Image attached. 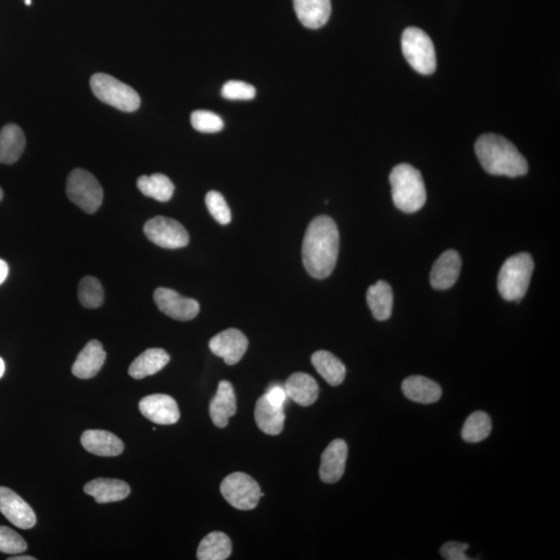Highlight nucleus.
<instances>
[{
  "instance_id": "nucleus-1",
  "label": "nucleus",
  "mask_w": 560,
  "mask_h": 560,
  "mask_svg": "<svg viewBox=\"0 0 560 560\" xmlns=\"http://www.w3.org/2000/svg\"><path fill=\"white\" fill-rule=\"evenodd\" d=\"M339 253L338 225L330 216H319L309 223L302 245L303 265L316 279L331 276Z\"/></svg>"
},
{
  "instance_id": "nucleus-2",
  "label": "nucleus",
  "mask_w": 560,
  "mask_h": 560,
  "mask_svg": "<svg viewBox=\"0 0 560 560\" xmlns=\"http://www.w3.org/2000/svg\"><path fill=\"white\" fill-rule=\"evenodd\" d=\"M476 153L486 173L509 178L525 175L528 163L518 149L497 134H484L476 143Z\"/></svg>"
},
{
  "instance_id": "nucleus-3",
  "label": "nucleus",
  "mask_w": 560,
  "mask_h": 560,
  "mask_svg": "<svg viewBox=\"0 0 560 560\" xmlns=\"http://www.w3.org/2000/svg\"><path fill=\"white\" fill-rule=\"evenodd\" d=\"M393 199L399 210L412 214L423 208L427 200L422 174L410 164H399L389 175Z\"/></svg>"
},
{
  "instance_id": "nucleus-4",
  "label": "nucleus",
  "mask_w": 560,
  "mask_h": 560,
  "mask_svg": "<svg viewBox=\"0 0 560 560\" xmlns=\"http://www.w3.org/2000/svg\"><path fill=\"white\" fill-rule=\"evenodd\" d=\"M534 263L529 253H518L504 261L498 274L497 287L503 299L519 302L531 284Z\"/></svg>"
},
{
  "instance_id": "nucleus-5",
  "label": "nucleus",
  "mask_w": 560,
  "mask_h": 560,
  "mask_svg": "<svg viewBox=\"0 0 560 560\" xmlns=\"http://www.w3.org/2000/svg\"><path fill=\"white\" fill-rule=\"evenodd\" d=\"M89 83L97 98L119 111L133 113L140 106L142 101L136 91L117 78L105 73H97L91 76Z\"/></svg>"
},
{
  "instance_id": "nucleus-6",
  "label": "nucleus",
  "mask_w": 560,
  "mask_h": 560,
  "mask_svg": "<svg viewBox=\"0 0 560 560\" xmlns=\"http://www.w3.org/2000/svg\"><path fill=\"white\" fill-rule=\"evenodd\" d=\"M401 50L414 70L424 75L433 74L437 66L435 47L423 29L406 28L401 35Z\"/></svg>"
},
{
  "instance_id": "nucleus-7",
  "label": "nucleus",
  "mask_w": 560,
  "mask_h": 560,
  "mask_svg": "<svg viewBox=\"0 0 560 560\" xmlns=\"http://www.w3.org/2000/svg\"><path fill=\"white\" fill-rule=\"evenodd\" d=\"M66 196L72 203L89 214L98 211L103 202V190L98 180L87 170H73L66 181Z\"/></svg>"
},
{
  "instance_id": "nucleus-8",
  "label": "nucleus",
  "mask_w": 560,
  "mask_h": 560,
  "mask_svg": "<svg viewBox=\"0 0 560 560\" xmlns=\"http://www.w3.org/2000/svg\"><path fill=\"white\" fill-rule=\"evenodd\" d=\"M221 492L231 507L241 510L257 508L261 497L265 495L261 492L259 484L243 472L231 473L225 478L221 486Z\"/></svg>"
},
{
  "instance_id": "nucleus-9",
  "label": "nucleus",
  "mask_w": 560,
  "mask_h": 560,
  "mask_svg": "<svg viewBox=\"0 0 560 560\" xmlns=\"http://www.w3.org/2000/svg\"><path fill=\"white\" fill-rule=\"evenodd\" d=\"M144 235L151 242L162 248L178 249L188 245L190 234L174 219L158 216L144 224Z\"/></svg>"
},
{
  "instance_id": "nucleus-10",
  "label": "nucleus",
  "mask_w": 560,
  "mask_h": 560,
  "mask_svg": "<svg viewBox=\"0 0 560 560\" xmlns=\"http://www.w3.org/2000/svg\"><path fill=\"white\" fill-rule=\"evenodd\" d=\"M154 300L160 312L175 320L191 321L199 313L198 301L183 297L174 290L158 288L154 293Z\"/></svg>"
},
{
  "instance_id": "nucleus-11",
  "label": "nucleus",
  "mask_w": 560,
  "mask_h": 560,
  "mask_svg": "<svg viewBox=\"0 0 560 560\" xmlns=\"http://www.w3.org/2000/svg\"><path fill=\"white\" fill-rule=\"evenodd\" d=\"M213 354L223 359L229 365L238 363L248 348V339L240 331L230 328L218 333L210 340Z\"/></svg>"
},
{
  "instance_id": "nucleus-12",
  "label": "nucleus",
  "mask_w": 560,
  "mask_h": 560,
  "mask_svg": "<svg viewBox=\"0 0 560 560\" xmlns=\"http://www.w3.org/2000/svg\"><path fill=\"white\" fill-rule=\"evenodd\" d=\"M0 513L18 528L30 529L35 525L34 509L13 490L5 486H0Z\"/></svg>"
},
{
  "instance_id": "nucleus-13",
  "label": "nucleus",
  "mask_w": 560,
  "mask_h": 560,
  "mask_svg": "<svg viewBox=\"0 0 560 560\" xmlns=\"http://www.w3.org/2000/svg\"><path fill=\"white\" fill-rule=\"evenodd\" d=\"M139 410L145 418L157 424H174L180 419L178 404L167 394L148 395L139 401Z\"/></svg>"
},
{
  "instance_id": "nucleus-14",
  "label": "nucleus",
  "mask_w": 560,
  "mask_h": 560,
  "mask_svg": "<svg viewBox=\"0 0 560 560\" xmlns=\"http://www.w3.org/2000/svg\"><path fill=\"white\" fill-rule=\"evenodd\" d=\"M348 459V446L342 439L333 440L322 455L320 478L326 484H334L343 478Z\"/></svg>"
},
{
  "instance_id": "nucleus-15",
  "label": "nucleus",
  "mask_w": 560,
  "mask_h": 560,
  "mask_svg": "<svg viewBox=\"0 0 560 560\" xmlns=\"http://www.w3.org/2000/svg\"><path fill=\"white\" fill-rule=\"evenodd\" d=\"M462 267L460 254L450 249L443 253L432 268L430 280L435 290H448L458 280Z\"/></svg>"
},
{
  "instance_id": "nucleus-16",
  "label": "nucleus",
  "mask_w": 560,
  "mask_h": 560,
  "mask_svg": "<svg viewBox=\"0 0 560 560\" xmlns=\"http://www.w3.org/2000/svg\"><path fill=\"white\" fill-rule=\"evenodd\" d=\"M106 361V352L98 340H90L79 353L72 373L79 379H90L99 373Z\"/></svg>"
},
{
  "instance_id": "nucleus-17",
  "label": "nucleus",
  "mask_w": 560,
  "mask_h": 560,
  "mask_svg": "<svg viewBox=\"0 0 560 560\" xmlns=\"http://www.w3.org/2000/svg\"><path fill=\"white\" fill-rule=\"evenodd\" d=\"M82 444L87 452L100 456H117L124 452L123 441L107 431H85Z\"/></svg>"
},
{
  "instance_id": "nucleus-18",
  "label": "nucleus",
  "mask_w": 560,
  "mask_h": 560,
  "mask_svg": "<svg viewBox=\"0 0 560 560\" xmlns=\"http://www.w3.org/2000/svg\"><path fill=\"white\" fill-rule=\"evenodd\" d=\"M237 411V400L233 385L228 381L219 383L215 398L210 404V416L218 428H225L229 419Z\"/></svg>"
},
{
  "instance_id": "nucleus-19",
  "label": "nucleus",
  "mask_w": 560,
  "mask_h": 560,
  "mask_svg": "<svg viewBox=\"0 0 560 560\" xmlns=\"http://www.w3.org/2000/svg\"><path fill=\"white\" fill-rule=\"evenodd\" d=\"M294 8L304 27L318 29L330 20L331 0H294Z\"/></svg>"
},
{
  "instance_id": "nucleus-20",
  "label": "nucleus",
  "mask_w": 560,
  "mask_h": 560,
  "mask_svg": "<svg viewBox=\"0 0 560 560\" xmlns=\"http://www.w3.org/2000/svg\"><path fill=\"white\" fill-rule=\"evenodd\" d=\"M84 492L94 497L96 502L109 503L124 501L130 495L131 490L124 480L97 478L84 486Z\"/></svg>"
},
{
  "instance_id": "nucleus-21",
  "label": "nucleus",
  "mask_w": 560,
  "mask_h": 560,
  "mask_svg": "<svg viewBox=\"0 0 560 560\" xmlns=\"http://www.w3.org/2000/svg\"><path fill=\"white\" fill-rule=\"evenodd\" d=\"M401 391L407 399L424 405L436 403L442 395L440 385L423 376L408 377L401 385Z\"/></svg>"
},
{
  "instance_id": "nucleus-22",
  "label": "nucleus",
  "mask_w": 560,
  "mask_h": 560,
  "mask_svg": "<svg viewBox=\"0 0 560 560\" xmlns=\"http://www.w3.org/2000/svg\"><path fill=\"white\" fill-rule=\"evenodd\" d=\"M284 391L288 398L302 407L315 403L319 398V385L312 376L306 373H295L285 382Z\"/></svg>"
},
{
  "instance_id": "nucleus-23",
  "label": "nucleus",
  "mask_w": 560,
  "mask_h": 560,
  "mask_svg": "<svg viewBox=\"0 0 560 560\" xmlns=\"http://www.w3.org/2000/svg\"><path fill=\"white\" fill-rule=\"evenodd\" d=\"M254 418L260 430L268 435L276 436L284 430V408L273 406L265 394L261 395L255 405Z\"/></svg>"
},
{
  "instance_id": "nucleus-24",
  "label": "nucleus",
  "mask_w": 560,
  "mask_h": 560,
  "mask_svg": "<svg viewBox=\"0 0 560 560\" xmlns=\"http://www.w3.org/2000/svg\"><path fill=\"white\" fill-rule=\"evenodd\" d=\"M26 144V136L20 127L4 126L0 131V163L13 164L19 160Z\"/></svg>"
},
{
  "instance_id": "nucleus-25",
  "label": "nucleus",
  "mask_w": 560,
  "mask_h": 560,
  "mask_svg": "<svg viewBox=\"0 0 560 560\" xmlns=\"http://www.w3.org/2000/svg\"><path fill=\"white\" fill-rule=\"evenodd\" d=\"M170 357L163 349H149L140 354L132 362L129 375L132 378L142 380L145 377L155 375L169 362Z\"/></svg>"
},
{
  "instance_id": "nucleus-26",
  "label": "nucleus",
  "mask_w": 560,
  "mask_h": 560,
  "mask_svg": "<svg viewBox=\"0 0 560 560\" xmlns=\"http://www.w3.org/2000/svg\"><path fill=\"white\" fill-rule=\"evenodd\" d=\"M367 301L371 314L378 321H386L392 316L393 293L391 285L379 280L368 290Z\"/></svg>"
},
{
  "instance_id": "nucleus-27",
  "label": "nucleus",
  "mask_w": 560,
  "mask_h": 560,
  "mask_svg": "<svg viewBox=\"0 0 560 560\" xmlns=\"http://www.w3.org/2000/svg\"><path fill=\"white\" fill-rule=\"evenodd\" d=\"M312 362L322 378L331 386L342 385L346 378L345 364L337 356L328 351L315 352L312 356Z\"/></svg>"
},
{
  "instance_id": "nucleus-28",
  "label": "nucleus",
  "mask_w": 560,
  "mask_h": 560,
  "mask_svg": "<svg viewBox=\"0 0 560 560\" xmlns=\"http://www.w3.org/2000/svg\"><path fill=\"white\" fill-rule=\"evenodd\" d=\"M137 187L144 196L161 203L168 202L175 192L173 182L162 174L140 176L137 180Z\"/></svg>"
},
{
  "instance_id": "nucleus-29",
  "label": "nucleus",
  "mask_w": 560,
  "mask_h": 560,
  "mask_svg": "<svg viewBox=\"0 0 560 560\" xmlns=\"http://www.w3.org/2000/svg\"><path fill=\"white\" fill-rule=\"evenodd\" d=\"M231 554V541L227 534L221 532L211 533L198 546V559L224 560Z\"/></svg>"
},
{
  "instance_id": "nucleus-30",
  "label": "nucleus",
  "mask_w": 560,
  "mask_h": 560,
  "mask_svg": "<svg viewBox=\"0 0 560 560\" xmlns=\"http://www.w3.org/2000/svg\"><path fill=\"white\" fill-rule=\"evenodd\" d=\"M492 431L491 418L486 412H474L466 419L462 429V438L466 442L478 443L488 438Z\"/></svg>"
},
{
  "instance_id": "nucleus-31",
  "label": "nucleus",
  "mask_w": 560,
  "mask_h": 560,
  "mask_svg": "<svg viewBox=\"0 0 560 560\" xmlns=\"http://www.w3.org/2000/svg\"><path fill=\"white\" fill-rule=\"evenodd\" d=\"M79 301L85 308H98L105 301V291L98 279L87 276L82 279L78 287Z\"/></svg>"
},
{
  "instance_id": "nucleus-32",
  "label": "nucleus",
  "mask_w": 560,
  "mask_h": 560,
  "mask_svg": "<svg viewBox=\"0 0 560 560\" xmlns=\"http://www.w3.org/2000/svg\"><path fill=\"white\" fill-rule=\"evenodd\" d=\"M206 206L218 223L227 225L231 222V213L222 193L210 191L206 196Z\"/></svg>"
},
{
  "instance_id": "nucleus-33",
  "label": "nucleus",
  "mask_w": 560,
  "mask_h": 560,
  "mask_svg": "<svg viewBox=\"0 0 560 560\" xmlns=\"http://www.w3.org/2000/svg\"><path fill=\"white\" fill-rule=\"evenodd\" d=\"M191 125L198 132L216 133L224 127L223 121L215 113L208 111H196L191 114Z\"/></svg>"
},
{
  "instance_id": "nucleus-34",
  "label": "nucleus",
  "mask_w": 560,
  "mask_h": 560,
  "mask_svg": "<svg viewBox=\"0 0 560 560\" xmlns=\"http://www.w3.org/2000/svg\"><path fill=\"white\" fill-rule=\"evenodd\" d=\"M27 549V541L7 526H0V551L7 554H21Z\"/></svg>"
},
{
  "instance_id": "nucleus-35",
  "label": "nucleus",
  "mask_w": 560,
  "mask_h": 560,
  "mask_svg": "<svg viewBox=\"0 0 560 560\" xmlns=\"http://www.w3.org/2000/svg\"><path fill=\"white\" fill-rule=\"evenodd\" d=\"M255 89L253 85L245 82L229 81L225 83L222 89L223 98L228 100H252L255 97Z\"/></svg>"
},
{
  "instance_id": "nucleus-36",
  "label": "nucleus",
  "mask_w": 560,
  "mask_h": 560,
  "mask_svg": "<svg viewBox=\"0 0 560 560\" xmlns=\"http://www.w3.org/2000/svg\"><path fill=\"white\" fill-rule=\"evenodd\" d=\"M470 545L459 543V541H447L441 547L440 554L444 559L447 560H468L466 551Z\"/></svg>"
},
{
  "instance_id": "nucleus-37",
  "label": "nucleus",
  "mask_w": 560,
  "mask_h": 560,
  "mask_svg": "<svg viewBox=\"0 0 560 560\" xmlns=\"http://www.w3.org/2000/svg\"><path fill=\"white\" fill-rule=\"evenodd\" d=\"M265 395L273 406L279 408L284 407L285 401L288 398L287 393L282 386H273Z\"/></svg>"
},
{
  "instance_id": "nucleus-38",
  "label": "nucleus",
  "mask_w": 560,
  "mask_h": 560,
  "mask_svg": "<svg viewBox=\"0 0 560 560\" xmlns=\"http://www.w3.org/2000/svg\"><path fill=\"white\" fill-rule=\"evenodd\" d=\"M9 276V266L5 261L0 259V284L4 283Z\"/></svg>"
},
{
  "instance_id": "nucleus-39",
  "label": "nucleus",
  "mask_w": 560,
  "mask_h": 560,
  "mask_svg": "<svg viewBox=\"0 0 560 560\" xmlns=\"http://www.w3.org/2000/svg\"><path fill=\"white\" fill-rule=\"evenodd\" d=\"M8 559H9V560H35V557H33V556H28L9 557Z\"/></svg>"
},
{
  "instance_id": "nucleus-40",
  "label": "nucleus",
  "mask_w": 560,
  "mask_h": 560,
  "mask_svg": "<svg viewBox=\"0 0 560 560\" xmlns=\"http://www.w3.org/2000/svg\"><path fill=\"white\" fill-rule=\"evenodd\" d=\"M4 370H5V364H4V362L3 361V358L0 357V378H3V376L4 375Z\"/></svg>"
},
{
  "instance_id": "nucleus-41",
  "label": "nucleus",
  "mask_w": 560,
  "mask_h": 560,
  "mask_svg": "<svg viewBox=\"0 0 560 560\" xmlns=\"http://www.w3.org/2000/svg\"><path fill=\"white\" fill-rule=\"evenodd\" d=\"M4 198V191L2 190V188H0V200H2Z\"/></svg>"
},
{
  "instance_id": "nucleus-42",
  "label": "nucleus",
  "mask_w": 560,
  "mask_h": 560,
  "mask_svg": "<svg viewBox=\"0 0 560 560\" xmlns=\"http://www.w3.org/2000/svg\"><path fill=\"white\" fill-rule=\"evenodd\" d=\"M26 4L27 5L32 4V0H26Z\"/></svg>"
}]
</instances>
